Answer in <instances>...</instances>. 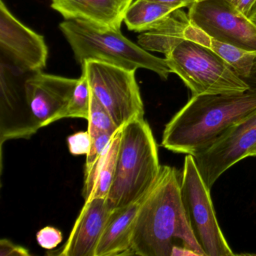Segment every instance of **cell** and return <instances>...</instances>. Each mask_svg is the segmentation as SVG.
Wrapping results in <instances>:
<instances>
[{
	"instance_id": "22",
	"label": "cell",
	"mask_w": 256,
	"mask_h": 256,
	"mask_svg": "<svg viewBox=\"0 0 256 256\" xmlns=\"http://www.w3.org/2000/svg\"><path fill=\"white\" fill-rule=\"evenodd\" d=\"M68 150L72 155H88L91 146V137L89 132H78L67 139Z\"/></svg>"
},
{
	"instance_id": "6",
	"label": "cell",
	"mask_w": 256,
	"mask_h": 256,
	"mask_svg": "<svg viewBox=\"0 0 256 256\" xmlns=\"http://www.w3.org/2000/svg\"><path fill=\"white\" fill-rule=\"evenodd\" d=\"M164 59L192 96L238 94L251 86L212 50L188 40L180 43Z\"/></svg>"
},
{
	"instance_id": "19",
	"label": "cell",
	"mask_w": 256,
	"mask_h": 256,
	"mask_svg": "<svg viewBox=\"0 0 256 256\" xmlns=\"http://www.w3.org/2000/svg\"><path fill=\"white\" fill-rule=\"evenodd\" d=\"M90 100V86L86 74L82 71V76L78 80L68 106L61 116V120L64 118H82L88 120Z\"/></svg>"
},
{
	"instance_id": "3",
	"label": "cell",
	"mask_w": 256,
	"mask_h": 256,
	"mask_svg": "<svg viewBox=\"0 0 256 256\" xmlns=\"http://www.w3.org/2000/svg\"><path fill=\"white\" fill-rule=\"evenodd\" d=\"M78 79L35 72L22 92L2 78L0 146L7 140L29 139L40 128L61 120Z\"/></svg>"
},
{
	"instance_id": "17",
	"label": "cell",
	"mask_w": 256,
	"mask_h": 256,
	"mask_svg": "<svg viewBox=\"0 0 256 256\" xmlns=\"http://www.w3.org/2000/svg\"><path fill=\"white\" fill-rule=\"evenodd\" d=\"M181 10L174 11L164 22L154 29L142 32L138 38V46L148 52L168 54L185 40L184 31L190 24L188 14Z\"/></svg>"
},
{
	"instance_id": "27",
	"label": "cell",
	"mask_w": 256,
	"mask_h": 256,
	"mask_svg": "<svg viewBox=\"0 0 256 256\" xmlns=\"http://www.w3.org/2000/svg\"><path fill=\"white\" fill-rule=\"evenodd\" d=\"M256 2V0H238L235 6L242 14L248 18Z\"/></svg>"
},
{
	"instance_id": "2",
	"label": "cell",
	"mask_w": 256,
	"mask_h": 256,
	"mask_svg": "<svg viewBox=\"0 0 256 256\" xmlns=\"http://www.w3.org/2000/svg\"><path fill=\"white\" fill-rule=\"evenodd\" d=\"M256 112V85L245 92L192 96L168 122L162 146L194 156Z\"/></svg>"
},
{
	"instance_id": "9",
	"label": "cell",
	"mask_w": 256,
	"mask_h": 256,
	"mask_svg": "<svg viewBox=\"0 0 256 256\" xmlns=\"http://www.w3.org/2000/svg\"><path fill=\"white\" fill-rule=\"evenodd\" d=\"M190 23L215 40L256 52V28L226 0H199L190 6Z\"/></svg>"
},
{
	"instance_id": "12",
	"label": "cell",
	"mask_w": 256,
	"mask_h": 256,
	"mask_svg": "<svg viewBox=\"0 0 256 256\" xmlns=\"http://www.w3.org/2000/svg\"><path fill=\"white\" fill-rule=\"evenodd\" d=\"M112 210L104 198L85 202L61 256H96L97 246Z\"/></svg>"
},
{
	"instance_id": "10",
	"label": "cell",
	"mask_w": 256,
	"mask_h": 256,
	"mask_svg": "<svg viewBox=\"0 0 256 256\" xmlns=\"http://www.w3.org/2000/svg\"><path fill=\"white\" fill-rule=\"evenodd\" d=\"M256 148V112L229 128L209 148L193 156L198 170L208 188Z\"/></svg>"
},
{
	"instance_id": "21",
	"label": "cell",
	"mask_w": 256,
	"mask_h": 256,
	"mask_svg": "<svg viewBox=\"0 0 256 256\" xmlns=\"http://www.w3.org/2000/svg\"><path fill=\"white\" fill-rule=\"evenodd\" d=\"M88 131L90 134L91 146L89 154L86 155L84 172H86L92 167V164L102 154L114 136V134H112L106 132L98 131V130H88Z\"/></svg>"
},
{
	"instance_id": "16",
	"label": "cell",
	"mask_w": 256,
	"mask_h": 256,
	"mask_svg": "<svg viewBox=\"0 0 256 256\" xmlns=\"http://www.w3.org/2000/svg\"><path fill=\"white\" fill-rule=\"evenodd\" d=\"M120 136L121 128L92 167L84 172L83 196L85 202L107 198L114 176Z\"/></svg>"
},
{
	"instance_id": "15",
	"label": "cell",
	"mask_w": 256,
	"mask_h": 256,
	"mask_svg": "<svg viewBox=\"0 0 256 256\" xmlns=\"http://www.w3.org/2000/svg\"><path fill=\"white\" fill-rule=\"evenodd\" d=\"M185 40L208 48L224 61L240 77L248 78L256 66V52H250L210 36L191 23L184 31Z\"/></svg>"
},
{
	"instance_id": "28",
	"label": "cell",
	"mask_w": 256,
	"mask_h": 256,
	"mask_svg": "<svg viewBox=\"0 0 256 256\" xmlns=\"http://www.w3.org/2000/svg\"><path fill=\"white\" fill-rule=\"evenodd\" d=\"M248 20L252 22L253 25L256 28V2L254 4V6L252 8L250 11V14L248 16Z\"/></svg>"
},
{
	"instance_id": "1",
	"label": "cell",
	"mask_w": 256,
	"mask_h": 256,
	"mask_svg": "<svg viewBox=\"0 0 256 256\" xmlns=\"http://www.w3.org/2000/svg\"><path fill=\"white\" fill-rule=\"evenodd\" d=\"M181 174L175 168L161 166L154 185L138 211L132 250L140 256H170L174 246H182L205 256L193 235L180 194Z\"/></svg>"
},
{
	"instance_id": "24",
	"label": "cell",
	"mask_w": 256,
	"mask_h": 256,
	"mask_svg": "<svg viewBox=\"0 0 256 256\" xmlns=\"http://www.w3.org/2000/svg\"><path fill=\"white\" fill-rule=\"evenodd\" d=\"M28 248L13 244L7 239L0 240V256H29Z\"/></svg>"
},
{
	"instance_id": "29",
	"label": "cell",
	"mask_w": 256,
	"mask_h": 256,
	"mask_svg": "<svg viewBox=\"0 0 256 256\" xmlns=\"http://www.w3.org/2000/svg\"><path fill=\"white\" fill-rule=\"evenodd\" d=\"M197 1H199V0H197ZM228 2H230V4H233L234 6H236V2H238V0H226Z\"/></svg>"
},
{
	"instance_id": "7",
	"label": "cell",
	"mask_w": 256,
	"mask_h": 256,
	"mask_svg": "<svg viewBox=\"0 0 256 256\" xmlns=\"http://www.w3.org/2000/svg\"><path fill=\"white\" fill-rule=\"evenodd\" d=\"M210 190L193 156L187 154L181 174L180 194L193 235L206 256H236L220 228Z\"/></svg>"
},
{
	"instance_id": "4",
	"label": "cell",
	"mask_w": 256,
	"mask_h": 256,
	"mask_svg": "<svg viewBox=\"0 0 256 256\" xmlns=\"http://www.w3.org/2000/svg\"><path fill=\"white\" fill-rule=\"evenodd\" d=\"M161 166L156 142L144 118L121 127L114 176L106 198L109 208H124L142 198L154 185Z\"/></svg>"
},
{
	"instance_id": "5",
	"label": "cell",
	"mask_w": 256,
	"mask_h": 256,
	"mask_svg": "<svg viewBox=\"0 0 256 256\" xmlns=\"http://www.w3.org/2000/svg\"><path fill=\"white\" fill-rule=\"evenodd\" d=\"M60 29L80 66L86 60H96L128 70L145 68L164 80L172 73L166 59L151 54L126 38L121 31L78 20H65Z\"/></svg>"
},
{
	"instance_id": "31",
	"label": "cell",
	"mask_w": 256,
	"mask_h": 256,
	"mask_svg": "<svg viewBox=\"0 0 256 256\" xmlns=\"http://www.w3.org/2000/svg\"><path fill=\"white\" fill-rule=\"evenodd\" d=\"M254 67H256V66H254Z\"/></svg>"
},
{
	"instance_id": "13",
	"label": "cell",
	"mask_w": 256,
	"mask_h": 256,
	"mask_svg": "<svg viewBox=\"0 0 256 256\" xmlns=\"http://www.w3.org/2000/svg\"><path fill=\"white\" fill-rule=\"evenodd\" d=\"M134 0H52V8L65 20H78L120 31L124 17Z\"/></svg>"
},
{
	"instance_id": "20",
	"label": "cell",
	"mask_w": 256,
	"mask_h": 256,
	"mask_svg": "<svg viewBox=\"0 0 256 256\" xmlns=\"http://www.w3.org/2000/svg\"><path fill=\"white\" fill-rule=\"evenodd\" d=\"M88 130H98L115 134L119 131L107 109L98 101V98L91 92L90 106Z\"/></svg>"
},
{
	"instance_id": "18",
	"label": "cell",
	"mask_w": 256,
	"mask_h": 256,
	"mask_svg": "<svg viewBox=\"0 0 256 256\" xmlns=\"http://www.w3.org/2000/svg\"><path fill=\"white\" fill-rule=\"evenodd\" d=\"M176 10L179 8L148 0H136L127 10L124 23L130 30L142 34L156 28Z\"/></svg>"
},
{
	"instance_id": "26",
	"label": "cell",
	"mask_w": 256,
	"mask_h": 256,
	"mask_svg": "<svg viewBox=\"0 0 256 256\" xmlns=\"http://www.w3.org/2000/svg\"><path fill=\"white\" fill-rule=\"evenodd\" d=\"M170 256H200L192 248L182 246H174L172 248Z\"/></svg>"
},
{
	"instance_id": "8",
	"label": "cell",
	"mask_w": 256,
	"mask_h": 256,
	"mask_svg": "<svg viewBox=\"0 0 256 256\" xmlns=\"http://www.w3.org/2000/svg\"><path fill=\"white\" fill-rule=\"evenodd\" d=\"M91 92L98 98L119 128L144 116V106L134 70H128L96 60L82 66Z\"/></svg>"
},
{
	"instance_id": "11",
	"label": "cell",
	"mask_w": 256,
	"mask_h": 256,
	"mask_svg": "<svg viewBox=\"0 0 256 256\" xmlns=\"http://www.w3.org/2000/svg\"><path fill=\"white\" fill-rule=\"evenodd\" d=\"M0 46L23 72H38L46 66L48 50L44 37L20 23L0 2Z\"/></svg>"
},
{
	"instance_id": "25",
	"label": "cell",
	"mask_w": 256,
	"mask_h": 256,
	"mask_svg": "<svg viewBox=\"0 0 256 256\" xmlns=\"http://www.w3.org/2000/svg\"><path fill=\"white\" fill-rule=\"evenodd\" d=\"M170 6L176 7L178 8H182L184 7H188L192 4L196 2L197 0H148Z\"/></svg>"
},
{
	"instance_id": "14",
	"label": "cell",
	"mask_w": 256,
	"mask_h": 256,
	"mask_svg": "<svg viewBox=\"0 0 256 256\" xmlns=\"http://www.w3.org/2000/svg\"><path fill=\"white\" fill-rule=\"evenodd\" d=\"M144 197L136 203L112 211L97 246L96 256L134 254L132 250V235Z\"/></svg>"
},
{
	"instance_id": "23",
	"label": "cell",
	"mask_w": 256,
	"mask_h": 256,
	"mask_svg": "<svg viewBox=\"0 0 256 256\" xmlns=\"http://www.w3.org/2000/svg\"><path fill=\"white\" fill-rule=\"evenodd\" d=\"M36 240L40 246L46 250H53L62 242V232L56 228L47 226L37 233Z\"/></svg>"
},
{
	"instance_id": "30",
	"label": "cell",
	"mask_w": 256,
	"mask_h": 256,
	"mask_svg": "<svg viewBox=\"0 0 256 256\" xmlns=\"http://www.w3.org/2000/svg\"><path fill=\"white\" fill-rule=\"evenodd\" d=\"M250 156H256V148L250 152Z\"/></svg>"
}]
</instances>
